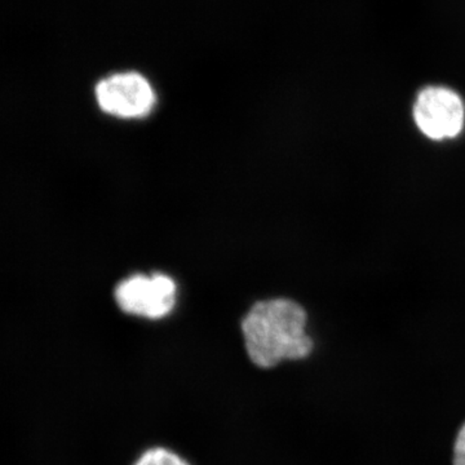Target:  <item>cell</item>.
I'll return each mask as SVG.
<instances>
[{
    "label": "cell",
    "mask_w": 465,
    "mask_h": 465,
    "mask_svg": "<svg viewBox=\"0 0 465 465\" xmlns=\"http://www.w3.org/2000/svg\"><path fill=\"white\" fill-rule=\"evenodd\" d=\"M134 465H189L174 452L164 448L150 449L137 459Z\"/></svg>",
    "instance_id": "5"
},
{
    "label": "cell",
    "mask_w": 465,
    "mask_h": 465,
    "mask_svg": "<svg viewBox=\"0 0 465 465\" xmlns=\"http://www.w3.org/2000/svg\"><path fill=\"white\" fill-rule=\"evenodd\" d=\"M116 305L124 313L148 320H162L176 305L177 287L166 274H134L115 287Z\"/></svg>",
    "instance_id": "2"
},
{
    "label": "cell",
    "mask_w": 465,
    "mask_h": 465,
    "mask_svg": "<svg viewBox=\"0 0 465 465\" xmlns=\"http://www.w3.org/2000/svg\"><path fill=\"white\" fill-rule=\"evenodd\" d=\"M414 119L419 130L430 139H452L464 127L463 100L445 85H428L416 97Z\"/></svg>",
    "instance_id": "4"
},
{
    "label": "cell",
    "mask_w": 465,
    "mask_h": 465,
    "mask_svg": "<svg viewBox=\"0 0 465 465\" xmlns=\"http://www.w3.org/2000/svg\"><path fill=\"white\" fill-rule=\"evenodd\" d=\"M94 94L103 112L124 119L145 118L157 103L154 88L139 72L105 76L96 84Z\"/></svg>",
    "instance_id": "3"
},
{
    "label": "cell",
    "mask_w": 465,
    "mask_h": 465,
    "mask_svg": "<svg viewBox=\"0 0 465 465\" xmlns=\"http://www.w3.org/2000/svg\"><path fill=\"white\" fill-rule=\"evenodd\" d=\"M307 324V312L293 300L278 298L253 304L241 323L251 362L266 370L311 356L313 341Z\"/></svg>",
    "instance_id": "1"
},
{
    "label": "cell",
    "mask_w": 465,
    "mask_h": 465,
    "mask_svg": "<svg viewBox=\"0 0 465 465\" xmlns=\"http://www.w3.org/2000/svg\"><path fill=\"white\" fill-rule=\"evenodd\" d=\"M454 465H465V423L461 425L455 439Z\"/></svg>",
    "instance_id": "6"
}]
</instances>
